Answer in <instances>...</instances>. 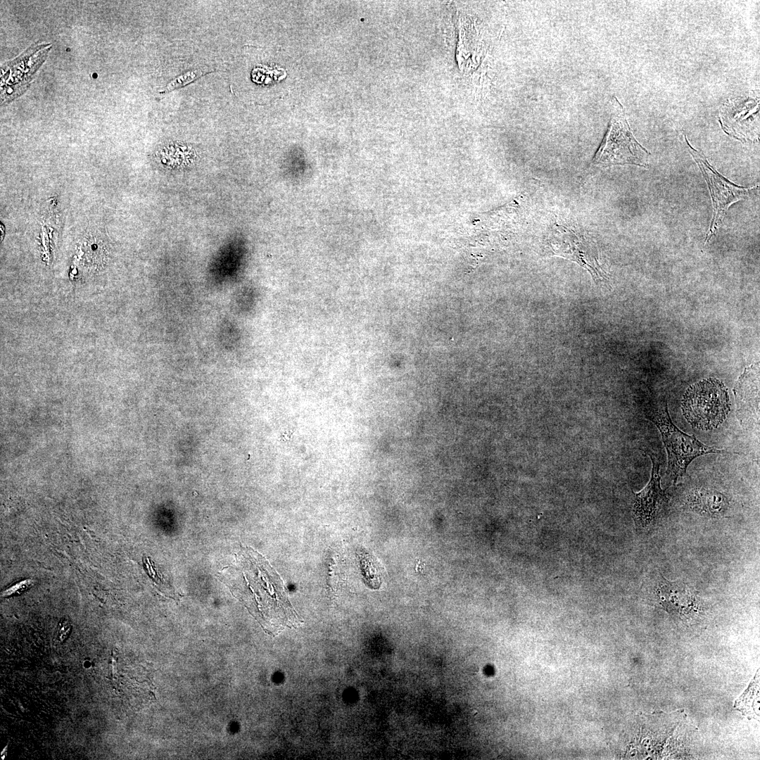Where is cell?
<instances>
[{"label": "cell", "mask_w": 760, "mask_h": 760, "mask_svg": "<svg viewBox=\"0 0 760 760\" xmlns=\"http://www.w3.org/2000/svg\"><path fill=\"white\" fill-rule=\"evenodd\" d=\"M236 565L224 569L222 580L241 600L251 605L265 622L275 627L293 626L298 617L288 600L279 575L259 553L243 547Z\"/></svg>", "instance_id": "cell-1"}, {"label": "cell", "mask_w": 760, "mask_h": 760, "mask_svg": "<svg viewBox=\"0 0 760 760\" xmlns=\"http://www.w3.org/2000/svg\"><path fill=\"white\" fill-rule=\"evenodd\" d=\"M646 414L661 433L667 452L666 473L673 482L685 474L688 465L697 457L728 452L706 445L694 435H688L680 430L671 420L666 401L650 406Z\"/></svg>", "instance_id": "cell-2"}, {"label": "cell", "mask_w": 760, "mask_h": 760, "mask_svg": "<svg viewBox=\"0 0 760 760\" xmlns=\"http://www.w3.org/2000/svg\"><path fill=\"white\" fill-rule=\"evenodd\" d=\"M650 155L635 139L623 106L613 96L609 127L593 163L604 166L631 164L648 167Z\"/></svg>", "instance_id": "cell-3"}, {"label": "cell", "mask_w": 760, "mask_h": 760, "mask_svg": "<svg viewBox=\"0 0 760 760\" xmlns=\"http://www.w3.org/2000/svg\"><path fill=\"white\" fill-rule=\"evenodd\" d=\"M683 414L695 429L709 431L718 427L730 411V400L724 384L716 379L702 380L685 391Z\"/></svg>", "instance_id": "cell-4"}, {"label": "cell", "mask_w": 760, "mask_h": 760, "mask_svg": "<svg viewBox=\"0 0 760 760\" xmlns=\"http://www.w3.org/2000/svg\"><path fill=\"white\" fill-rule=\"evenodd\" d=\"M688 151L697 163L709 186L713 204V218L705 239V243L715 235L721 225L730 206L741 201L749 191L757 187L737 186L719 174L712 167L702 151L694 148L685 135Z\"/></svg>", "instance_id": "cell-5"}, {"label": "cell", "mask_w": 760, "mask_h": 760, "mask_svg": "<svg viewBox=\"0 0 760 760\" xmlns=\"http://www.w3.org/2000/svg\"><path fill=\"white\" fill-rule=\"evenodd\" d=\"M51 44L30 47L15 60L7 62L1 71V103L10 102L27 88L33 75L45 60Z\"/></svg>", "instance_id": "cell-6"}, {"label": "cell", "mask_w": 760, "mask_h": 760, "mask_svg": "<svg viewBox=\"0 0 760 760\" xmlns=\"http://www.w3.org/2000/svg\"><path fill=\"white\" fill-rule=\"evenodd\" d=\"M552 234L550 242L555 254L571 260L588 270L595 281L607 280L599 260L597 250L592 242L560 226Z\"/></svg>", "instance_id": "cell-7"}, {"label": "cell", "mask_w": 760, "mask_h": 760, "mask_svg": "<svg viewBox=\"0 0 760 760\" xmlns=\"http://www.w3.org/2000/svg\"><path fill=\"white\" fill-rule=\"evenodd\" d=\"M648 455L652 462L651 478L641 491L635 493L633 517L638 528L647 527L667 500L660 485L659 462L654 454L649 452Z\"/></svg>", "instance_id": "cell-8"}, {"label": "cell", "mask_w": 760, "mask_h": 760, "mask_svg": "<svg viewBox=\"0 0 760 760\" xmlns=\"http://www.w3.org/2000/svg\"><path fill=\"white\" fill-rule=\"evenodd\" d=\"M759 367L746 368L734 388L737 416L741 425L747 429L759 427Z\"/></svg>", "instance_id": "cell-9"}, {"label": "cell", "mask_w": 760, "mask_h": 760, "mask_svg": "<svg viewBox=\"0 0 760 760\" xmlns=\"http://www.w3.org/2000/svg\"><path fill=\"white\" fill-rule=\"evenodd\" d=\"M246 255L245 241L234 235L222 244L213 258L208 276L215 284H224L234 279L241 272Z\"/></svg>", "instance_id": "cell-10"}, {"label": "cell", "mask_w": 760, "mask_h": 760, "mask_svg": "<svg viewBox=\"0 0 760 760\" xmlns=\"http://www.w3.org/2000/svg\"><path fill=\"white\" fill-rule=\"evenodd\" d=\"M652 587L657 600L669 612L682 617L696 609V593L685 583L671 582L659 575L654 578Z\"/></svg>", "instance_id": "cell-11"}, {"label": "cell", "mask_w": 760, "mask_h": 760, "mask_svg": "<svg viewBox=\"0 0 760 760\" xmlns=\"http://www.w3.org/2000/svg\"><path fill=\"white\" fill-rule=\"evenodd\" d=\"M688 504L694 511L702 514L718 515L728 507L727 498L718 491L699 488L695 490L688 498Z\"/></svg>", "instance_id": "cell-12"}, {"label": "cell", "mask_w": 760, "mask_h": 760, "mask_svg": "<svg viewBox=\"0 0 760 760\" xmlns=\"http://www.w3.org/2000/svg\"><path fill=\"white\" fill-rule=\"evenodd\" d=\"M203 74L204 72L200 69L186 72L171 81V82L166 86L165 91H170L176 88L185 86Z\"/></svg>", "instance_id": "cell-13"}, {"label": "cell", "mask_w": 760, "mask_h": 760, "mask_svg": "<svg viewBox=\"0 0 760 760\" xmlns=\"http://www.w3.org/2000/svg\"><path fill=\"white\" fill-rule=\"evenodd\" d=\"M34 585V581L31 579H26L18 583H13L7 588L2 592L1 595L4 597L10 596L15 594H20L27 590L31 586Z\"/></svg>", "instance_id": "cell-14"}, {"label": "cell", "mask_w": 760, "mask_h": 760, "mask_svg": "<svg viewBox=\"0 0 760 760\" xmlns=\"http://www.w3.org/2000/svg\"><path fill=\"white\" fill-rule=\"evenodd\" d=\"M70 626L68 621H62L60 623V637H65L70 631Z\"/></svg>", "instance_id": "cell-15"}]
</instances>
